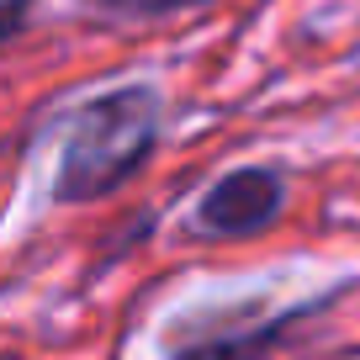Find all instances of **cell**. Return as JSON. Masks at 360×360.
<instances>
[{
	"label": "cell",
	"instance_id": "4",
	"mask_svg": "<svg viewBox=\"0 0 360 360\" xmlns=\"http://www.w3.org/2000/svg\"><path fill=\"white\" fill-rule=\"evenodd\" d=\"M106 16H127V22H165V16H180V11H202L212 0H85Z\"/></svg>",
	"mask_w": 360,
	"mask_h": 360
},
{
	"label": "cell",
	"instance_id": "1",
	"mask_svg": "<svg viewBox=\"0 0 360 360\" xmlns=\"http://www.w3.org/2000/svg\"><path fill=\"white\" fill-rule=\"evenodd\" d=\"M159 133H165V106H159V90L143 79H127V85H112L101 96L79 101L64 117L53 202L85 207L133 186L154 159Z\"/></svg>",
	"mask_w": 360,
	"mask_h": 360
},
{
	"label": "cell",
	"instance_id": "5",
	"mask_svg": "<svg viewBox=\"0 0 360 360\" xmlns=\"http://www.w3.org/2000/svg\"><path fill=\"white\" fill-rule=\"evenodd\" d=\"M32 11H37V0H0V48H11L32 27Z\"/></svg>",
	"mask_w": 360,
	"mask_h": 360
},
{
	"label": "cell",
	"instance_id": "2",
	"mask_svg": "<svg viewBox=\"0 0 360 360\" xmlns=\"http://www.w3.org/2000/svg\"><path fill=\"white\" fill-rule=\"evenodd\" d=\"M328 302H339V292H328L323 302H292L276 313H238V307H217V313H191L169 323L165 355L169 360H265L286 345L302 323H313Z\"/></svg>",
	"mask_w": 360,
	"mask_h": 360
},
{
	"label": "cell",
	"instance_id": "3",
	"mask_svg": "<svg viewBox=\"0 0 360 360\" xmlns=\"http://www.w3.org/2000/svg\"><path fill=\"white\" fill-rule=\"evenodd\" d=\"M286 207V175L276 165H244L228 169L196 196L191 233L196 238H255L265 233Z\"/></svg>",
	"mask_w": 360,
	"mask_h": 360
}]
</instances>
